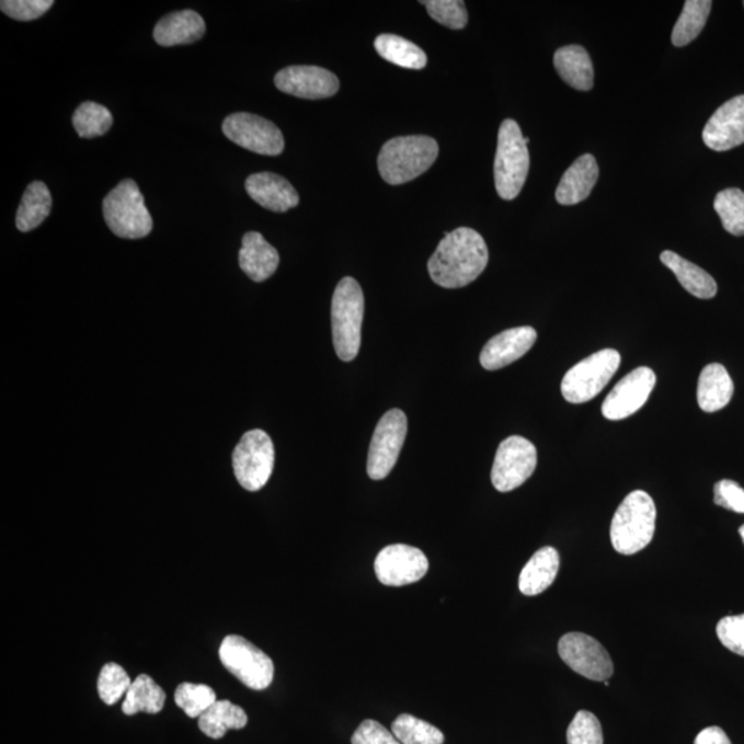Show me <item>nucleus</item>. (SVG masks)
<instances>
[{"mask_svg":"<svg viewBox=\"0 0 744 744\" xmlns=\"http://www.w3.org/2000/svg\"><path fill=\"white\" fill-rule=\"evenodd\" d=\"M489 264V248L478 230L458 228L444 233L427 262L432 281L444 288H462L473 283Z\"/></svg>","mask_w":744,"mask_h":744,"instance_id":"obj_1","label":"nucleus"},{"mask_svg":"<svg viewBox=\"0 0 744 744\" xmlns=\"http://www.w3.org/2000/svg\"><path fill=\"white\" fill-rule=\"evenodd\" d=\"M438 157V144L426 136L389 139L379 152L378 170L390 185L407 184L430 170Z\"/></svg>","mask_w":744,"mask_h":744,"instance_id":"obj_2","label":"nucleus"},{"mask_svg":"<svg viewBox=\"0 0 744 744\" xmlns=\"http://www.w3.org/2000/svg\"><path fill=\"white\" fill-rule=\"evenodd\" d=\"M656 526V506L645 491L630 492L615 512L611 542L620 554L639 553L652 542Z\"/></svg>","mask_w":744,"mask_h":744,"instance_id":"obj_3","label":"nucleus"},{"mask_svg":"<svg viewBox=\"0 0 744 744\" xmlns=\"http://www.w3.org/2000/svg\"><path fill=\"white\" fill-rule=\"evenodd\" d=\"M364 294L353 277H344L336 286L331 302V325L336 356L342 362L355 360L362 346Z\"/></svg>","mask_w":744,"mask_h":744,"instance_id":"obj_4","label":"nucleus"},{"mask_svg":"<svg viewBox=\"0 0 744 744\" xmlns=\"http://www.w3.org/2000/svg\"><path fill=\"white\" fill-rule=\"evenodd\" d=\"M529 138L513 119L502 122L497 133L494 179L497 195L503 201L516 199L523 190L529 170Z\"/></svg>","mask_w":744,"mask_h":744,"instance_id":"obj_5","label":"nucleus"},{"mask_svg":"<svg viewBox=\"0 0 744 744\" xmlns=\"http://www.w3.org/2000/svg\"><path fill=\"white\" fill-rule=\"evenodd\" d=\"M106 225L117 238L142 239L152 232L153 221L137 182L123 180L103 203Z\"/></svg>","mask_w":744,"mask_h":744,"instance_id":"obj_6","label":"nucleus"},{"mask_svg":"<svg viewBox=\"0 0 744 744\" xmlns=\"http://www.w3.org/2000/svg\"><path fill=\"white\" fill-rule=\"evenodd\" d=\"M620 366L619 352L603 350L583 358L565 374L561 393L572 404L587 403L603 392Z\"/></svg>","mask_w":744,"mask_h":744,"instance_id":"obj_7","label":"nucleus"},{"mask_svg":"<svg viewBox=\"0 0 744 744\" xmlns=\"http://www.w3.org/2000/svg\"><path fill=\"white\" fill-rule=\"evenodd\" d=\"M219 660L230 674L254 690L266 689L275 677L271 657L242 636L225 637L219 646Z\"/></svg>","mask_w":744,"mask_h":744,"instance_id":"obj_8","label":"nucleus"},{"mask_svg":"<svg viewBox=\"0 0 744 744\" xmlns=\"http://www.w3.org/2000/svg\"><path fill=\"white\" fill-rule=\"evenodd\" d=\"M233 472L239 484L250 492L264 489L275 467V447L267 433H245L232 455Z\"/></svg>","mask_w":744,"mask_h":744,"instance_id":"obj_9","label":"nucleus"},{"mask_svg":"<svg viewBox=\"0 0 744 744\" xmlns=\"http://www.w3.org/2000/svg\"><path fill=\"white\" fill-rule=\"evenodd\" d=\"M538 453L534 444L522 436H511L497 448L491 470L492 485L500 492L522 487L537 469Z\"/></svg>","mask_w":744,"mask_h":744,"instance_id":"obj_10","label":"nucleus"},{"mask_svg":"<svg viewBox=\"0 0 744 744\" xmlns=\"http://www.w3.org/2000/svg\"><path fill=\"white\" fill-rule=\"evenodd\" d=\"M407 415L394 409L379 420L369 444L367 473L369 479L384 480L398 462L407 436Z\"/></svg>","mask_w":744,"mask_h":744,"instance_id":"obj_11","label":"nucleus"},{"mask_svg":"<svg viewBox=\"0 0 744 744\" xmlns=\"http://www.w3.org/2000/svg\"><path fill=\"white\" fill-rule=\"evenodd\" d=\"M225 137L248 151L278 157L285 151V137L275 123L259 115L232 114L222 123Z\"/></svg>","mask_w":744,"mask_h":744,"instance_id":"obj_12","label":"nucleus"},{"mask_svg":"<svg viewBox=\"0 0 744 744\" xmlns=\"http://www.w3.org/2000/svg\"><path fill=\"white\" fill-rule=\"evenodd\" d=\"M559 655L565 665L593 682H607L614 674L608 651L585 633H569L559 641Z\"/></svg>","mask_w":744,"mask_h":744,"instance_id":"obj_13","label":"nucleus"},{"mask_svg":"<svg viewBox=\"0 0 744 744\" xmlns=\"http://www.w3.org/2000/svg\"><path fill=\"white\" fill-rule=\"evenodd\" d=\"M374 570L382 585L400 587L421 581L430 571V561L414 546L396 543L379 551Z\"/></svg>","mask_w":744,"mask_h":744,"instance_id":"obj_14","label":"nucleus"},{"mask_svg":"<svg viewBox=\"0 0 744 744\" xmlns=\"http://www.w3.org/2000/svg\"><path fill=\"white\" fill-rule=\"evenodd\" d=\"M656 384L655 373L648 367L633 369L620 379L603 404V415L609 421H622L639 411L650 399Z\"/></svg>","mask_w":744,"mask_h":744,"instance_id":"obj_15","label":"nucleus"},{"mask_svg":"<svg viewBox=\"0 0 744 744\" xmlns=\"http://www.w3.org/2000/svg\"><path fill=\"white\" fill-rule=\"evenodd\" d=\"M275 84L283 93L305 100L330 99L340 90V80L333 72L314 66L282 69L276 73Z\"/></svg>","mask_w":744,"mask_h":744,"instance_id":"obj_16","label":"nucleus"},{"mask_svg":"<svg viewBox=\"0 0 744 744\" xmlns=\"http://www.w3.org/2000/svg\"><path fill=\"white\" fill-rule=\"evenodd\" d=\"M706 147L725 152L744 144V95L722 104L703 128Z\"/></svg>","mask_w":744,"mask_h":744,"instance_id":"obj_17","label":"nucleus"},{"mask_svg":"<svg viewBox=\"0 0 744 744\" xmlns=\"http://www.w3.org/2000/svg\"><path fill=\"white\" fill-rule=\"evenodd\" d=\"M537 339V331L528 325L503 331L487 342L480 355L481 366L489 371L506 367L526 355Z\"/></svg>","mask_w":744,"mask_h":744,"instance_id":"obj_18","label":"nucleus"},{"mask_svg":"<svg viewBox=\"0 0 744 744\" xmlns=\"http://www.w3.org/2000/svg\"><path fill=\"white\" fill-rule=\"evenodd\" d=\"M245 191L261 207L273 213H286L297 207L299 195L285 176L275 173H256L245 181Z\"/></svg>","mask_w":744,"mask_h":744,"instance_id":"obj_19","label":"nucleus"},{"mask_svg":"<svg viewBox=\"0 0 744 744\" xmlns=\"http://www.w3.org/2000/svg\"><path fill=\"white\" fill-rule=\"evenodd\" d=\"M598 164L593 154L577 158L571 168L561 176L556 190V201L563 206H574L591 196L598 180Z\"/></svg>","mask_w":744,"mask_h":744,"instance_id":"obj_20","label":"nucleus"},{"mask_svg":"<svg viewBox=\"0 0 744 744\" xmlns=\"http://www.w3.org/2000/svg\"><path fill=\"white\" fill-rule=\"evenodd\" d=\"M206 34V23L195 10L165 15L153 30V39L163 47L191 45Z\"/></svg>","mask_w":744,"mask_h":744,"instance_id":"obj_21","label":"nucleus"},{"mask_svg":"<svg viewBox=\"0 0 744 744\" xmlns=\"http://www.w3.org/2000/svg\"><path fill=\"white\" fill-rule=\"evenodd\" d=\"M277 250L266 242L259 232L245 233L239 253V265L251 281L261 283L275 275L277 271Z\"/></svg>","mask_w":744,"mask_h":744,"instance_id":"obj_22","label":"nucleus"},{"mask_svg":"<svg viewBox=\"0 0 744 744\" xmlns=\"http://www.w3.org/2000/svg\"><path fill=\"white\" fill-rule=\"evenodd\" d=\"M560 570V554L554 548L539 549L524 566L518 587L526 596H538L553 585Z\"/></svg>","mask_w":744,"mask_h":744,"instance_id":"obj_23","label":"nucleus"},{"mask_svg":"<svg viewBox=\"0 0 744 744\" xmlns=\"http://www.w3.org/2000/svg\"><path fill=\"white\" fill-rule=\"evenodd\" d=\"M557 73L572 89L588 91L594 84V69L591 56L582 46L561 47L554 55Z\"/></svg>","mask_w":744,"mask_h":744,"instance_id":"obj_24","label":"nucleus"},{"mask_svg":"<svg viewBox=\"0 0 744 744\" xmlns=\"http://www.w3.org/2000/svg\"><path fill=\"white\" fill-rule=\"evenodd\" d=\"M661 261L676 275L679 285L694 297L700 299L716 297L719 287H717L713 276L709 275L702 267L668 250L663 251Z\"/></svg>","mask_w":744,"mask_h":744,"instance_id":"obj_25","label":"nucleus"},{"mask_svg":"<svg viewBox=\"0 0 744 744\" xmlns=\"http://www.w3.org/2000/svg\"><path fill=\"white\" fill-rule=\"evenodd\" d=\"M733 396V382L722 364H709L700 373L698 382V403L705 412L724 409Z\"/></svg>","mask_w":744,"mask_h":744,"instance_id":"obj_26","label":"nucleus"},{"mask_svg":"<svg viewBox=\"0 0 744 744\" xmlns=\"http://www.w3.org/2000/svg\"><path fill=\"white\" fill-rule=\"evenodd\" d=\"M51 194L45 182L35 181L25 190L21 199L15 225L20 232H31L50 216Z\"/></svg>","mask_w":744,"mask_h":744,"instance_id":"obj_27","label":"nucleus"},{"mask_svg":"<svg viewBox=\"0 0 744 744\" xmlns=\"http://www.w3.org/2000/svg\"><path fill=\"white\" fill-rule=\"evenodd\" d=\"M248 722L245 711L229 700H217L199 717L201 731L211 739H221L230 730H243Z\"/></svg>","mask_w":744,"mask_h":744,"instance_id":"obj_28","label":"nucleus"},{"mask_svg":"<svg viewBox=\"0 0 744 744\" xmlns=\"http://www.w3.org/2000/svg\"><path fill=\"white\" fill-rule=\"evenodd\" d=\"M165 694L152 677L141 674L134 679L130 689L127 690L122 710L126 716L137 713L158 714L163 710Z\"/></svg>","mask_w":744,"mask_h":744,"instance_id":"obj_29","label":"nucleus"},{"mask_svg":"<svg viewBox=\"0 0 744 744\" xmlns=\"http://www.w3.org/2000/svg\"><path fill=\"white\" fill-rule=\"evenodd\" d=\"M374 47L379 56L394 66L415 69V71L427 66L426 53L404 37L392 34L379 35L374 42Z\"/></svg>","mask_w":744,"mask_h":744,"instance_id":"obj_30","label":"nucleus"},{"mask_svg":"<svg viewBox=\"0 0 744 744\" xmlns=\"http://www.w3.org/2000/svg\"><path fill=\"white\" fill-rule=\"evenodd\" d=\"M713 2L710 0H687L682 15L674 25L672 42L674 46L684 47L694 42L703 31Z\"/></svg>","mask_w":744,"mask_h":744,"instance_id":"obj_31","label":"nucleus"},{"mask_svg":"<svg viewBox=\"0 0 744 744\" xmlns=\"http://www.w3.org/2000/svg\"><path fill=\"white\" fill-rule=\"evenodd\" d=\"M72 123L80 138H95L105 136L111 130L114 116L104 105L88 101L75 111Z\"/></svg>","mask_w":744,"mask_h":744,"instance_id":"obj_32","label":"nucleus"},{"mask_svg":"<svg viewBox=\"0 0 744 744\" xmlns=\"http://www.w3.org/2000/svg\"><path fill=\"white\" fill-rule=\"evenodd\" d=\"M392 732L401 744H443L444 735L430 722L411 714H401L393 721Z\"/></svg>","mask_w":744,"mask_h":744,"instance_id":"obj_33","label":"nucleus"},{"mask_svg":"<svg viewBox=\"0 0 744 744\" xmlns=\"http://www.w3.org/2000/svg\"><path fill=\"white\" fill-rule=\"evenodd\" d=\"M714 210L722 227L733 237H744V192L737 188L721 191L716 196Z\"/></svg>","mask_w":744,"mask_h":744,"instance_id":"obj_34","label":"nucleus"},{"mask_svg":"<svg viewBox=\"0 0 744 744\" xmlns=\"http://www.w3.org/2000/svg\"><path fill=\"white\" fill-rule=\"evenodd\" d=\"M175 705L191 719L199 717L217 702V694L205 684L182 683L174 694Z\"/></svg>","mask_w":744,"mask_h":744,"instance_id":"obj_35","label":"nucleus"},{"mask_svg":"<svg viewBox=\"0 0 744 744\" xmlns=\"http://www.w3.org/2000/svg\"><path fill=\"white\" fill-rule=\"evenodd\" d=\"M131 679L127 672L117 663H106L101 668L98 689L101 700L105 705L112 706L119 702L123 695L131 687Z\"/></svg>","mask_w":744,"mask_h":744,"instance_id":"obj_36","label":"nucleus"},{"mask_svg":"<svg viewBox=\"0 0 744 744\" xmlns=\"http://www.w3.org/2000/svg\"><path fill=\"white\" fill-rule=\"evenodd\" d=\"M421 3L433 20L448 28L463 30L468 24V10L462 0H427Z\"/></svg>","mask_w":744,"mask_h":744,"instance_id":"obj_37","label":"nucleus"},{"mask_svg":"<svg viewBox=\"0 0 744 744\" xmlns=\"http://www.w3.org/2000/svg\"><path fill=\"white\" fill-rule=\"evenodd\" d=\"M569 744H604L603 728L591 711H577L566 731Z\"/></svg>","mask_w":744,"mask_h":744,"instance_id":"obj_38","label":"nucleus"},{"mask_svg":"<svg viewBox=\"0 0 744 744\" xmlns=\"http://www.w3.org/2000/svg\"><path fill=\"white\" fill-rule=\"evenodd\" d=\"M53 4H55L53 0H3L0 9L10 19L34 21L49 12Z\"/></svg>","mask_w":744,"mask_h":744,"instance_id":"obj_39","label":"nucleus"},{"mask_svg":"<svg viewBox=\"0 0 744 744\" xmlns=\"http://www.w3.org/2000/svg\"><path fill=\"white\" fill-rule=\"evenodd\" d=\"M717 636L726 650L744 656V614L722 618L717 625Z\"/></svg>","mask_w":744,"mask_h":744,"instance_id":"obj_40","label":"nucleus"},{"mask_svg":"<svg viewBox=\"0 0 744 744\" xmlns=\"http://www.w3.org/2000/svg\"><path fill=\"white\" fill-rule=\"evenodd\" d=\"M352 744H401L398 739L378 721L366 720L352 736Z\"/></svg>","mask_w":744,"mask_h":744,"instance_id":"obj_41","label":"nucleus"},{"mask_svg":"<svg viewBox=\"0 0 744 744\" xmlns=\"http://www.w3.org/2000/svg\"><path fill=\"white\" fill-rule=\"evenodd\" d=\"M714 503L744 515V490L732 480H721L714 485Z\"/></svg>","mask_w":744,"mask_h":744,"instance_id":"obj_42","label":"nucleus"},{"mask_svg":"<svg viewBox=\"0 0 744 744\" xmlns=\"http://www.w3.org/2000/svg\"><path fill=\"white\" fill-rule=\"evenodd\" d=\"M695 744H732L726 733L720 726H709L699 733Z\"/></svg>","mask_w":744,"mask_h":744,"instance_id":"obj_43","label":"nucleus"},{"mask_svg":"<svg viewBox=\"0 0 744 744\" xmlns=\"http://www.w3.org/2000/svg\"><path fill=\"white\" fill-rule=\"evenodd\" d=\"M739 534H741V537H742L743 542H744V524H743V526L741 527V529H739Z\"/></svg>","mask_w":744,"mask_h":744,"instance_id":"obj_44","label":"nucleus"},{"mask_svg":"<svg viewBox=\"0 0 744 744\" xmlns=\"http://www.w3.org/2000/svg\"><path fill=\"white\" fill-rule=\"evenodd\" d=\"M743 7H744V2H743Z\"/></svg>","mask_w":744,"mask_h":744,"instance_id":"obj_45","label":"nucleus"}]
</instances>
